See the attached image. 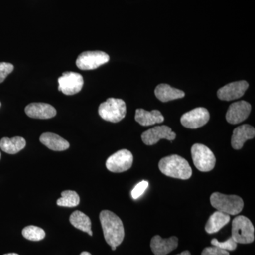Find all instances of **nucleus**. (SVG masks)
Masks as SVG:
<instances>
[{
    "label": "nucleus",
    "instance_id": "5701e85b",
    "mask_svg": "<svg viewBox=\"0 0 255 255\" xmlns=\"http://www.w3.org/2000/svg\"><path fill=\"white\" fill-rule=\"evenodd\" d=\"M62 197L58 199V206L64 207H75L80 204V199L76 191L67 190L61 193Z\"/></svg>",
    "mask_w": 255,
    "mask_h": 255
},
{
    "label": "nucleus",
    "instance_id": "9b49d317",
    "mask_svg": "<svg viewBox=\"0 0 255 255\" xmlns=\"http://www.w3.org/2000/svg\"><path fill=\"white\" fill-rule=\"evenodd\" d=\"M175 132L167 126H158L146 130L142 134V142L147 145H153L161 139H166L172 141L176 138Z\"/></svg>",
    "mask_w": 255,
    "mask_h": 255
},
{
    "label": "nucleus",
    "instance_id": "9d476101",
    "mask_svg": "<svg viewBox=\"0 0 255 255\" xmlns=\"http://www.w3.org/2000/svg\"><path fill=\"white\" fill-rule=\"evenodd\" d=\"M210 119L209 111L203 107L194 109L187 112L181 117V123L184 127L196 129L204 127Z\"/></svg>",
    "mask_w": 255,
    "mask_h": 255
},
{
    "label": "nucleus",
    "instance_id": "a878e982",
    "mask_svg": "<svg viewBox=\"0 0 255 255\" xmlns=\"http://www.w3.org/2000/svg\"><path fill=\"white\" fill-rule=\"evenodd\" d=\"M148 186L149 183L147 181L144 180L142 181L141 182L138 183L132 190L131 196L132 199H137L140 198L145 193Z\"/></svg>",
    "mask_w": 255,
    "mask_h": 255
},
{
    "label": "nucleus",
    "instance_id": "6e6552de",
    "mask_svg": "<svg viewBox=\"0 0 255 255\" xmlns=\"http://www.w3.org/2000/svg\"><path fill=\"white\" fill-rule=\"evenodd\" d=\"M133 156L130 151L121 150L107 159L106 167L110 172L115 173L126 172L132 167Z\"/></svg>",
    "mask_w": 255,
    "mask_h": 255
},
{
    "label": "nucleus",
    "instance_id": "f03ea898",
    "mask_svg": "<svg viewBox=\"0 0 255 255\" xmlns=\"http://www.w3.org/2000/svg\"><path fill=\"white\" fill-rule=\"evenodd\" d=\"M159 169L167 177L183 180L189 179L192 175V170L189 162L177 155L167 156L161 159L159 162Z\"/></svg>",
    "mask_w": 255,
    "mask_h": 255
},
{
    "label": "nucleus",
    "instance_id": "cd10ccee",
    "mask_svg": "<svg viewBox=\"0 0 255 255\" xmlns=\"http://www.w3.org/2000/svg\"><path fill=\"white\" fill-rule=\"evenodd\" d=\"M201 255H230L228 251L220 249L217 247H208L201 253Z\"/></svg>",
    "mask_w": 255,
    "mask_h": 255
},
{
    "label": "nucleus",
    "instance_id": "f3484780",
    "mask_svg": "<svg viewBox=\"0 0 255 255\" xmlns=\"http://www.w3.org/2000/svg\"><path fill=\"white\" fill-rule=\"evenodd\" d=\"M135 121L142 126V127H148L156 124L162 123L164 119L162 114L158 110H152L147 112L142 109H137L135 111Z\"/></svg>",
    "mask_w": 255,
    "mask_h": 255
},
{
    "label": "nucleus",
    "instance_id": "7c9ffc66",
    "mask_svg": "<svg viewBox=\"0 0 255 255\" xmlns=\"http://www.w3.org/2000/svg\"><path fill=\"white\" fill-rule=\"evenodd\" d=\"M4 255H18L16 253H8V254H5Z\"/></svg>",
    "mask_w": 255,
    "mask_h": 255
},
{
    "label": "nucleus",
    "instance_id": "aec40b11",
    "mask_svg": "<svg viewBox=\"0 0 255 255\" xmlns=\"http://www.w3.org/2000/svg\"><path fill=\"white\" fill-rule=\"evenodd\" d=\"M231 217L229 215L224 214L221 211H216L210 216L205 226L206 233L214 234L219 232L221 228L224 227L230 222Z\"/></svg>",
    "mask_w": 255,
    "mask_h": 255
},
{
    "label": "nucleus",
    "instance_id": "c756f323",
    "mask_svg": "<svg viewBox=\"0 0 255 255\" xmlns=\"http://www.w3.org/2000/svg\"><path fill=\"white\" fill-rule=\"evenodd\" d=\"M80 255H92L90 254V253H88V252H82L81 254Z\"/></svg>",
    "mask_w": 255,
    "mask_h": 255
},
{
    "label": "nucleus",
    "instance_id": "0eeeda50",
    "mask_svg": "<svg viewBox=\"0 0 255 255\" xmlns=\"http://www.w3.org/2000/svg\"><path fill=\"white\" fill-rule=\"evenodd\" d=\"M110 58L103 51H86L79 55L76 65L82 70H91L108 63Z\"/></svg>",
    "mask_w": 255,
    "mask_h": 255
},
{
    "label": "nucleus",
    "instance_id": "2eb2a0df",
    "mask_svg": "<svg viewBox=\"0 0 255 255\" xmlns=\"http://www.w3.org/2000/svg\"><path fill=\"white\" fill-rule=\"evenodd\" d=\"M255 129L249 124L240 126L233 130L231 145L235 150H241L243 148L247 140L254 138Z\"/></svg>",
    "mask_w": 255,
    "mask_h": 255
},
{
    "label": "nucleus",
    "instance_id": "6ab92c4d",
    "mask_svg": "<svg viewBox=\"0 0 255 255\" xmlns=\"http://www.w3.org/2000/svg\"><path fill=\"white\" fill-rule=\"evenodd\" d=\"M155 95L161 102H167L183 98L185 96V93L182 90L169 86L167 84H160L156 87Z\"/></svg>",
    "mask_w": 255,
    "mask_h": 255
},
{
    "label": "nucleus",
    "instance_id": "dca6fc26",
    "mask_svg": "<svg viewBox=\"0 0 255 255\" xmlns=\"http://www.w3.org/2000/svg\"><path fill=\"white\" fill-rule=\"evenodd\" d=\"M25 112L33 119H48L56 115V110L53 106L46 103H31L26 106Z\"/></svg>",
    "mask_w": 255,
    "mask_h": 255
},
{
    "label": "nucleus",
    "instance_id": "39448f33",
    "mask_svg": "<svg viewBox=\"0 0 255 255\" xmlns=\"http://www.w3.org/2000/svg\"><path fill=\"white\" fill-rule=\"evenodd\" d=\"M235 241L241 244H249L255 241V228L251 220L244 216L233 219L232 236Z\"/></svg>",
    "mask_w": 255,
    "mask_h": 255
},
{
    "label": "nucleus",
    "instance_id": "473e14b6",
    "mask_svg": "<svg viewBox=\"0 0 255 255\" xmlns=\"http://www.w3.org/2000/svg\"><path fill=\"white\" fill-rule=\"evenodd\" d=\"M0 107H1V102H0Z\"/></svg>",
    "mask_w": 255,
    "mask_h": 255
},
{
    "label": "nucleus",
    "instance_id": "c85d7f7f",
    "mask_svg": "<svg viewBox=\"0 0 255 255\" xmlns=\"http://www.w3.org/2000/svg\"><path fill=\"white\" fill-rule=\"evenodd\" d=\"M177 255H191V253H189V251H186L182 252V253H180V254Z\"/></svg>",
    "mask_w": 255,
    "mask_h": 255
},
{
    "label": "nucleus",
    "instance_id": "7ed1b4c3",
    "mask_svg": "<svg viewBox=\"0 0 255 255\" xmlns=\"http://www.w3.org/2000/svg\"><path fill=\"white\" fill-rule=\"evenodd\" d=\"M210 201L213 207L229 216L239 214L244 207L243 199L237 195H226L215 192L211 194Z\"/></svg>",
    "mask_w": 255,
    "mask_h": 255
},
{
    "label": "nucleus",
    "instance_id": "1a4fd4ad",
    "mask_svg": "<svg viewBox=\"0 0 255 255\" xmlns=\"http://www.w3.org/2000/svg\"><path fill=\"white\" fill-rule=\"evenodd\" d=\"M58 90L65 95H73L81 91L84 85L83 77L80 73L65 72L58 78Z\"/></svg>",
    "mask_w": 255,
    "mask_h": 255
},
{
    "label": "nucleus",
    "instance_id": "20e7f679",
    "mask_svg": "<svg viewBox=\"0 0 255 255\" xmlns=\"http://www.w3.org/2000/svg\"><path fill=\"white\" fill-rule=\"evenodd\" d=\"M99 114L104 120L112 123H118L127 114V105L120 99L110 98L101 104Z\"/></svg>",
    "mask_w": 255,
    "mask_h": 255
},
{
    "label": "nucleus",
    "instance_id": "f8f14e48",
    "mask_svg": "<svg viewBox=\"0 0 255 255\" xmlns=\"http://www.w3.org/2000/svg\"><path fill=\"white\" fill-rule=\"evenodd\" d=\"M248 87H249V84L245 80L228 84L218 90V97L223 101L238 100L244 95Z\"/></svg>",
    "mask_w": 255,
    "mask_h": 255
},
{
    "label": "nucleus",
    "instance_id": "a211bd4d",
    "mask_svg": "<svg viewBox=\"0 0 255 255\" xmlns=\"http://www.w3.org/2000/svg\"><path fill=\"white\" fill-rule=\"evenodd\" d=\"M40 141L50 150L64 151L70 147V143L66 140L53 132H45L40 137Z\"/></svg>",
    "mask_w": 255,
    "mask_h": 255
},
{
    "label": "nucleus",
    "instance_id": "ddd939ff",
    "mask_svg": "<svg viewBox=\"0 0 255 255\" xmlns=\"http://www.w3.org/2000/svg\"><path fill=\"white\" fill-rule=\"evenodd\" d=\"M251 112V104L246 101L235 102L228 108L226 120L229 124H238L244 122L249 117Z\"/></svg>",
    "mask_w": 255,
    "mask_h": 255
},
{
    "label": "nucleus",
    "instance_id": "393cba45",
    "mask_svg": "<svg viewBox=\"0 0 255 255\" xmlns=\"http://www.w3.org/2000/svg\"><path fill=\"white\" fill-rule=\"evenodd\" d=\"M213 246L217 247L221 250L226 251H233L237 248L238 243L233 240L232 237L228 238L227 241L220 242L216 239H213L211 242Z\"/></svg>",
    "mask_w": 255,
    "mask_h": 255
},
{
    "label": "nucleus",
    "instance_id": "2f4dec72",
    "mask_svg": "<svg viewBox=\"0 0 255 255\" xmlns=\"http://www.w3.org/2000/svg\"><path fill=\"white\" fill-rule=\"evenodd\" d=\"M0 158H1V152H0Z\"/></svg>",
    "mask_w": 255,
    "mask_h": 255
},
{
    "label": "nucleus",
    "instance_id": "412c9836",
    "mask_svg": "<svg viewBox=\"0 0 255 255\" xmlns=\"http://www.w3.org/2000/svg\"><path fill=\"white\" fill-rule=\"evenodd\" d=\"M26 140L22 137L16 136L12 138L3 137L0 140V147L1 150L11 155H14L24 148Z\"/></svg>",
    "mask_w": 255,
    "mask_h": 255
},
{
    "label": "nucleus",
    "instance_id": "b1692460",
    "mask_svg": "<svg viewBox=\"0 0 255 255\" xmlns=\"http://www.w3.org/2000/svg\"><path fill=\"white\" fill-rule=\"evenodd\" d=\"M23 237L31 241H40L46 236V233L42 228L34 226H28L22 231Z\"/></svg>",
    "mask_w": 255,
    "mask_h": 255
},
{
    "label": "nucleus",
    "instance_id": "bb28decb",
    "mask_svg": "<svg viewBox=\"0 0 255 255\" xmlns=\"http://www.w3.org/2000/svg\"><path fill=\"white\" fill-rule=\"evenodd\" d=\"M14 65L9 63H0V83L4 81L6 77L14 70Z\"/></svg>",
    "mask_w": 255,
    "mask_h": 255
},
{
    "label": "nucleus",
    "instance_id": "4be33fe9",
    "mask_svg": "<svg viewBox=\"0 0 255 255\" xmlns=\"http://www.w3.org/2000/svg\"><path fill=\"white\" fill-rule=\"evenodd\" d=\"M70 222L74 227L78 228L83 232L87 233L92 236L91 220L88 216L82 211H75L70 217Z\"/></svg>",
    "mask_w": 255,
    "mask_h": 255
},
{
    "label": "nucleus",
    "instance_id": "4468645a",
    "mask_svg": "<svg viewBox=\"0 0 255 255\" xmlns=\"http://www.w3.org/2000/svg\"><path fill=\"white\" fill-rule=\"evenodd\" d=\"M178 246V238L173 236L164 239L159 236H154L150 241V248L155 255H167Z\"/></svg>",
    "mask_w": 255,
    "mask_h": 255
},
{
    "label": "nucleus",
    "instance_id": "423d86ee",
    "mask_svg": "<svg viewBox=\"0 0 255 255\" xmlns=\"http://www.w3.org/2000/svg\"><path fill=\"white\" fill-rule=\"evenodd\" d=\"M191 157L198 170L210 172L214 168L216 159L212 151L203 144L196 143L191 147Z\"/></svg>",
    "mask_w": 255,
    "mask_h": 255
},
{
    "label": "nucleus",
    "instance_id": "f257e3e1",
    "mask_svg": "<svg viewBox=\"0 0 255 255\" xmlns=\"http://www.w3.org/2000/svg\"><path fill=\"white\" fill-rule=\"evenodd\" d=\"M100 219L105 241L112 251H116L117 247L122 244L125 236L122 220L108 210H104L100 213Z\"/></svg>",
    "mask_w": 255,
    "mask_h": 255
}]
</instances>
